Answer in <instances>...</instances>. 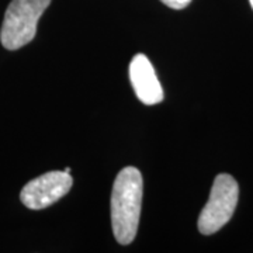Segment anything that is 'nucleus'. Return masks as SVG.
<instances>
[{"mask_svg": "<svg viewBox=\"0 0 253 253\" xmlns=\"http://www.w3.org/2000/svg\"><path fill=\"white\" fill-rule=\"evenodd\" d=\"M144 181L141 172L126 166L118 173L111 193V225L118 244L129 245L136 236Z\"/></svg>", "mask_w": 253, "mask_h": 253, "instance_id": "1", "label": "nucleus"}, {"mask_svg": "<svg viewBox=\"0 0 253 253\" xmlns=\"http://www.w3.org/2000/svg\"><path fill=\"white\" fill-rule=\"evenodd\" d=\"M49 4L51 0H11L0 31L1 45L16 51L31 42L37 34V24Z\"/></svg>", "mask_w": 253, "mask_h": 253, "instance_id": "2", "label": "nucleus"}, {"mask_svg": "<svg viewBox=\"0 0 253 253\" xmlns=\"http://www.w3.org/2000/svg\"><path fill=\"white\" fill-rule=\"evenodd\" d=\"M239 199V186L226 173L218 174L211 187L210 199L199 217V231L203 235H212L229 222Z\"/></svg>", "mask_w": 253, "mask_h": 253, "instance_id": "3", "label": "nucleus"}, {"mask_svg": "<svg viewBox=\"0 0 253 253\" xmlns=\"http://www.w3.org/2000/svg\"><path fill=\"white\" fill-rule=\"evenodd\" d=\"M72 184L71 173L65 170L48 172L28 181L20 193V200L30 210H44L66 196Z\"/></svg>", "mask_w": 253, "mask_h": 253, "instance_id": "4", "label": "nucleus"}, {"mask_svg": "<svg viewBox=\"0 0 253 253\" xmlns=\"http://www.w3.org/2000/svg\"><path fill=\"white\" fill-rule=\"evenodd\" d=\"M129 81L136 97L146 106L163 100V89L151 61L144 54H136L129 63Z\"/></svg>", "mask_w": 253, "mask_h": 253, "instance_id": "5", "label": "nucleus"}, {"mask_svg": "<svg viewBox=\"0 0 253 253\" xmlns=\"http://www.w3.org/2000/svg\"><path fill=\"white\" fill-rule=\"evenodd\" d=\"M163 4H166L168 7L174 10H181L186 9L191 3V0H161Z\"/></svg>", "mask_w": 253, "mask_h": 253, "instance_id": "6", "label": "nucleus"}, {"mask_svg": "<svg viewBox=\"0 0 253 253\" xmlns=\"http://www.w3.org/2000/svg\"><path fill=\"white\" fill-rule=\"evenodd\" d=\"M249 3H251V6H252V9H253V0H249Z\"/></svg>", "mask_w": 253, "mask_h": 253, "instance_id": "7", "label": "nucleus"}]
</instances>
